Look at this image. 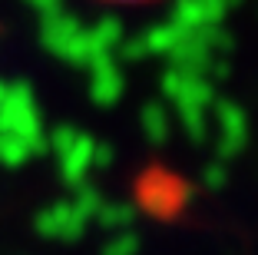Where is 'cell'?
<instances>
[{"instance_id":"obj_1","label":"cell","mask_w":258,"mask_h":255,"mask_svg":"<svg viewBox=\"0 0 258 255\" xmlns=\"http://www.w3.org/2000/svg\"><path fill=\"white\" fill-rule=\"evenodd\" d=\"M99 7H152V4H162V0H90Z\"/></svg>"}]
</instances>
